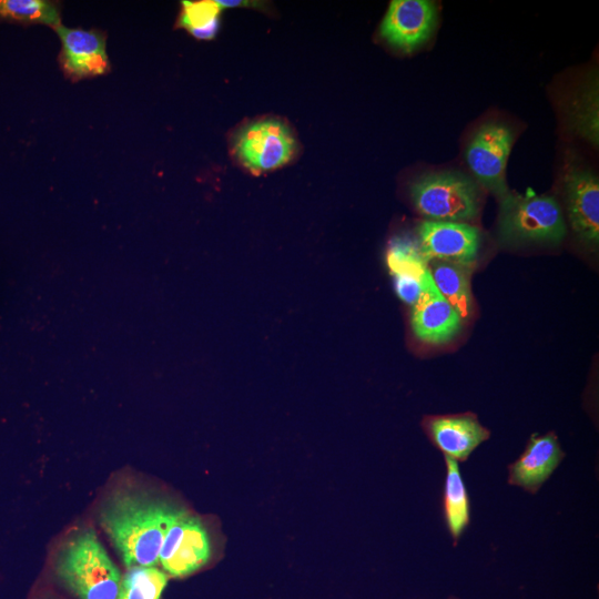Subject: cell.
I'll list each match as a JSON object with an SVG mask.
<instances>
[{"instance_id":"cell-1","label":"cell","mask_w":599,"mask_h":599,"mask_svg":"<svg viewBox=\"0 0 599 599\" xmlns=\"http://www.w3.org/2000/svg\"><path fill=\"white\" fill-rule=\"evenodd\" d=\"M182 511L166 500L119 491L102 507L101 526L126 569L155 567L167 529Z\"/></svg>"},{"instance_id":"cell-2","label":"cell","mask_w":599,"mask_h":599,"mask_svg":"<svg viewBox=\"0 0 599 599\" xmlns=\"http://www.w3.org/2000/svg\"><path fill=\"white\" fill-rule=\"evenodd\" d=\"M57 573L79 599H116L121 572L93 530L74 535L61 549Z\"/></svg>"},{"instance_id":"cell-3","label":"cell","mask_w":599,"mask_h":599,"mask_svg":"<svg viewBox=\"0 0 599 599\" xmlns=\"http://www.w3.org/2000/svg\"><path fill=\"white\" fill-rule=\"evenodd\" d=\"M498 234L507 244H557L566 223L557 200L549 195L509 191L499 200Z\"/></svg>"},{"instance_id":"cell-4","label":"cell","mask_w":599,"mask_h":599,"mask_svg":"<svg viewBox=\"0 0 599 599\" xmlns=\"http://www.w3.org/2000/svg\"><path fill=\"white\" fill-rule=\"evenodd\" d=\"M409 195L418 213L429 221L467 223L480 209L476 183L457 172L424 174L410 184Z\"/></svg>"},{"instance_id":"cell-5","label":"cell","mask_w":599,"mask_h":599,"mask_svg":"<svg viewBox=\"0 0 599 599\" xmlns=\"http://www.w3.org/2000/svg\"><path fill=\"white\" fill-rule=\"evenodd\" d=\"M514 140V131L508 125L486 122L474 133L465 150L466 162L477 182L498 200L510 191L506 167Z\"/></svg>"},{"instance_id":"cell-6","label":"cell","mask_w":599,"mask_h":599,"mask_svg":"<svg viewBox=\"0 0 599 599\" xmlns=\"http://www.w3.org/2000/svg\"><path fill=\"white\" fill-rule=\"evenodd\" d=\"M295 149L296 142L290 128L275 119L244 126L234 141L238 160L253 173L283 166L292 159Z\"/></svg>"},{"instance_id":"cell-7","label":"cell","mask_w":599,"mask_h":599,"mask_svg":"<svg viewBox=\"0 0 599 599\" xmlns=\"http://www.w3.org/2000/svg\"><path fill=\"white\" fill-rule=\"evenodd\" d=\"M211 557V541L203 522L184 511L166 531L159 564L171 576L183 577L204 566Z\"/></svg>"},{"instance_id":"cell-8","label":"cell","mask_w":599,"mask_h":599,"mask_svg":"<svg viewBox=\"0 0 599 599\" xmlns=\"http://www.w3.org/2000/svg\"><path fill=\"white\" fill-rule=\"evenodd\" d=\"M419 250L428 262L445 261L473 266L480 248V232L463 222L425 220L418 227Z\"/></svg>"},{"instance_id":"cell-9","label":"cell","mask_w":599,"mask_h":599,"mask_svg":"<svg viewBox=\"0 0 599 599\" xmlns=\"http://www.w3.org/2000/svg\"><path fill=\"white\" fill-rule=\"evenodd\" d=\"M437 7L429 0H393L379 33L392 47L412 52L426 42L437 24Z\"/></svg>"},{"instance_id":"cell-10","label":"cell","mask_w":599,"mask_h":599,"mask_svg":"<svg viewBox=\"0 0 599 599\" xmlns=\"http://www.w3.org/2000/svg\"><path fill=\"white\" fill-rule=\"evenodd\" d=\"M564 196L570 225L591 248L599 244V181L588 169L570 165L564 174Z\"/></svg>"},{"instance_id":"cell-11","label":"cell","mask_w":599,"mask_h":599,"mask_svg":"<svg viewBox=\"0 0 599 599\" xmlns=\"http://www.w3.org/2000/svg\"><path fill=\"white\" fill-rule=\"evenodd\" d=\"M410 325L414 335L428 345L447 344L463 327L461 317L438 292L429 270L424 278L422 294L412 306Z\"/></svg>"},{"instance_id":"cell-12","label":"cell","mask_w":599,"mask_h":599,"mask_svg":"<svg viewBox=\"0 0 599 599\" xmlns=\"http://www.w3.org/2000/svg\"><path fill=\"white\" fill-rule=\"evenodd\" d=\"M55 31L62 43L59 62L65 77L78 81L109 72L104 32L63 26Z\"/></svg>"},{"instance_id":"cell-13","label":"cell","mask_w":599,"mask_h":599,"mask_svg":"<svg viewBox=\"0 0 599 599\" xmlns=\"http://www.w3.org/2000/svg\"><path fill=\"white\" fill-rule=\"evenodd\" d=\"M423 426L433 445L457 463L466 461L490 436L473 413L428 416Z\"/></svg>"},{"instance_id":"cell-14","label":"cell","mask_w":599,"mask_h":599,"mask_svg":"<svg viewBox=\"0 0 599 599\" xmlns=\"http://www.w3.org/2000/svg\"><path fill=\"white\" fill-rule=\"evenodd\" d=\"M564 456L555 433L531 435L522 454L508 466V483L535 494L559 466Z\"/></svg>"},{"instance_id":"cell-15","label":"cell","mask_w":599,"mask_h":599,"mask_svg":"<svg viewBox=\"0 0 599 599\" xmlns=\"http://www.w3.org/2000/svg\"><path fill=\"white\" fill-rule=\"evenodd\" d=\"M427 266L438 292L459 314L461 319L468 318L473 309L470 290L473 266L438 260L428 261Z\"/></svg>"},{"instance_id":"cell-16","label":"cell","mask_w":599,"mask_h":599,"mask_svg":"<svg viewBox=\"0 0 599 599\" xmlns=\"http://www.w3.org/2000/svg\"><path fill=\"white\" fill-rule=\"evenodd\" d=\"M446 477L443 490V511L454 540H459L470 521V502L458 463L445 457Z\"/></svg>"},{"instance_id":"cell-17","label":"cell","mask_w":599,"mask_h":599,"mask_svg":"<svg viewBox=\"0 0 599 599\" xmlns=\"http://www.w3.org/2000/svg\"><path fill=\"white\" fill-rule=\"evenodd\" d=\"M221 9L217 1H183L179 26L199 40H211L220 29Z\"/></svg>"},{"instance_id":"cell-18","label":"cell","mask_w":599,"mask_h":599,"mask_svg":"<svg viewBox=\"0 0 599 599\" xmlns=\"http://www.w3.org/2000/svg\"><path fill=\"white\" fill-rule=\"evenodd\" d=\"M166 575L155 567L129 568L121 579L116 599H160Z\"/></svg>"},{"instance_id":"cell-19","label":"cell","mask_w":599,"mask_h":599,"mask_svg":"<svg viewBox=\"0 0 599 599\" xmlns=\"http://www.w3.org/2000/svg\"><path fill=\"white\" fill-rule=\"evenodd\" d=\"M0 17L21 22L43 23L53 29L61 26L59 4L48 0H0Z\"/></svg>"},{"instance_id":"cell-20","label":"cell","mask_w":599,"mask_h":599,"mask_svg":"<svg viewBox=\"0 0 599 599\" xmlns=\"http://www.w3.org/2000/svg\"><path fill=\"white\" fill-rule=\"evenodd\" d=\"M386 262L390 273H424L427 270V261L423 256L419 246L406 237H395L390 241Z\"/></svg>"},{"instance_id":"cell-21","label":"cell","mask_w":599,"mask_h":599,"mask_svg":"<svg viewBox=\"0 0 599 599\" xmlns=\"http://www.w3.org/2000/svg\"><path fill=\"white\" fill-rule=\"evenodd\" d=\"M428 271L424 273H398L394 274V285L398 297L408 305H414L423 291L424 278Z\"/></svg>"},{"instance_id":"cell-22","label":"cell","mask_w":599,"mask_h":599,"mask_svg":"<svg viewBox=\"0 0 599 599\" xmlns=\"http://www.w3.org/2000/svg\"><path fill=\"white\" fill-rule=\"evenodd\" d=\"M448 599H458V598L455 596H449Z\"/></svg>"}]
</instances>
